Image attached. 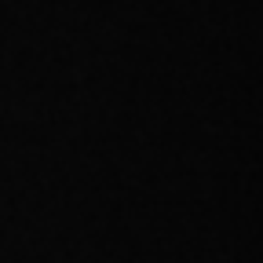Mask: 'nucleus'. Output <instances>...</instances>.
<instances>
[]
</instances>
